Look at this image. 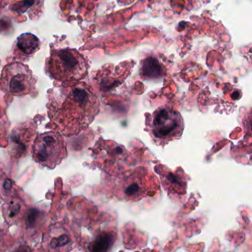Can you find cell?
I'll return each instance as SVG.
<instances>
[{
    "label": "cell",
    "mask_w": 252,
    "mask_h": 252,
    "mask_svg": "<svg viewBox=\"0 0 252 252\" xmlns=\"http://www.w3.org/2000/svg\"><path fill=\"white\" fill-rule=\"evenodd\" d=\"M68 82L54 90L47 113L55 131L70 137L88 127L99 113L100 103L87 84Z\"/></svg>",
    "instance_id": "6da1fadb"
},
{
    "label": "cell",
    "mask_w": 252,
    "mask_h": 252,
    "mask_svg": "<svg viewBox=\"0 0 252 252\" xmlns=\"http://www.w3.org/2000/svg\"><path fill=\"white\" fill-rule=\"evenodd\" d=\"M146 129L154 145L165 147L182 136L184 120L172 106H161L147 118Z\"/></svg>",
    "instance_id": "7a4b0ae2"
},
{
    "label": "cell",
    "mask_w": 252,
    "mask_h": 252,
    "mask_svg": "<svg viewBox=\"0 0 252 252\" xmlns=\"http://www.w3.org/2000/svg\"><path fill=\"white\" fill-rule=\"evenodd\" d=\"M115 194L122 201H136L155 194L158 184L152 174L145 167H137L117 177Z\"/></svg>",
    "instance_id": "3957f363"
},
{
    "label": "cell",
    "mask_w": 252,
    "mask_h": 252,
    "mask_svg": "<svg viewBox=\"0 0 252 252\" xmlns=\"http://www.w3.org/2000/svg\"><path fill=\"white\" fill-rule=\"evenodd\" d=\"M49 75L60 82H76L87 74V64L75 49L55 50L47 61Z\"/></svg>",
    "instance_id": "277c9868"
},
{
    "label": "cell",
    "mask_w": 252,
    "mask_h": 252,
    "mask_svg": "<svg viewBox=\"0 0 252 252\" xmlns=\"http://www.w3.org/2000/svg\"><path fill=\"white\" fill-rule=\"evenodd\" d=\"M67 157L65 142L60 132L50 131L40 134L33 146L36 162L49 169H54Z\"/></svg>",
    "instance_id": "5b68a950"
},
{
    "label": "cell",
    "mask_w": 252,
    "mask_h": 252,
    "mask_svg": "<svg viewBox=\"0 0 252 252\" xmlns=\"http://www.w3.org/2000/svg\"><path fill=\"white\" fill-rule=\"evenodd\" d=\"M37 79L31 69L20 63H10L0 74V88L14 96H23L35 90Z\"/></svg>",
    "instance_id": "8992f818"
},
{
    "label": "cell",
    "mask_w": 252,
    "mask_h": 252,
    "mask_svg": "<svg viewBox=\"0 0 252 252\" xmlns=\"http://www.w3.org/2000/svg\"><path fill=\"white\" fill-rule=\"evenodd\" d=\"M72 239L65 230H53V232L47 236L46 243L47 249L50 251H65L66 248L70 246Z\"/></svg>",
    "instance_id": "52a82bcc"
},
{
    "label": "cell",
    "mask_w": 252,
    "mask_h": 252,
    "mask_svg": "<svg viewBox=\"0 0 252 252\" xmlns=\"http://www.w3.org/2000/svg\"><path fill=\"white\" fill-rule=\"evenodd\" d=\"M142 75L147 79H158L164 75V67L157 59L149 57L142 62Z\"/></svg>",
    "instance_id": "ba28073f"
},
{
    "label": "cell",
    "mask_w": 252,
    "mask_h": 252,
    "mask_svg": "<svg viewBox=\"0 0 252 252\" xmlns=\"http://www.w3.org/2000/svg\"><path fill=\"white\" fill-rule=\"evenodd\" d=\"M17 47L19 50L27 56L34 54L40 45L39 39L31 34H24L17 40Z\"/></svg>",
    "instance_id": "9c48e42d"
},
{
    "label": "cell",
    "mask_w": 252,
    "mask_h": 252,
    "mask_svg": "<svg viewBox=\"0 0 252 252\" xmlns=\"http://www.w3.org/2000/svg\"><path fill=\"white\" fill-rule=\"evenodd\" d=\"M115 241V234L112 233H103L98 236L93 244L92 250L95 252H104L108 250Z\"/></svg>",
    "instance_id": "30bf717a"
}]
</instances>
